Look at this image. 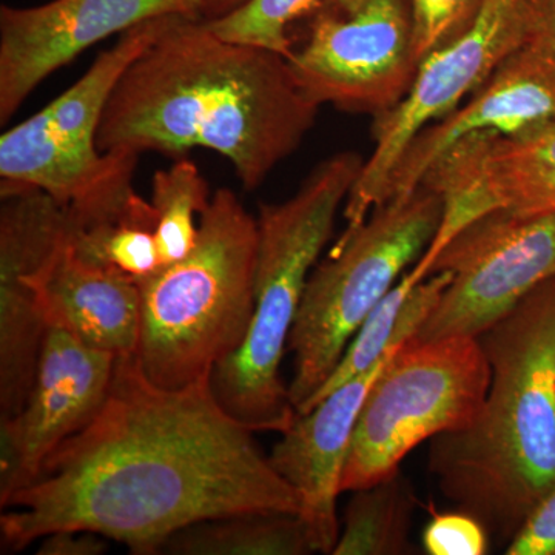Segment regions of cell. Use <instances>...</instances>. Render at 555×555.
<instances>
[{"mask_svg":"<svg viewBox=\"0 0 555 555\" xmlns=\"http://www.w3.org/2000/svg\"><path fill=\"white\" fill-rule=\"evenodd\" d=\"M2 509V553L61 529H86L131 554L155 555L196 521L251 511L299 514L301 502L254 430L218 403L210 377L166 389L131 356L116 358L96 416Z\"/></svg>","mask_w":555,"mask_h":555,"instance_id":"cell-1","label":"cell"},{"mask_svg":"<svg viewBox=\"0 0 555 555\" xmlns=\"http://www.w3.org/2000/svg\"><path fill=\"white\" fill-rule=\"evenodd\" d=\"M318 113L286 57L219 38L206 21L173 16L120 76L98 149L175 158L208 149L229 159L244 190L254 192L297 152Z\"/></svg>","mask_w":555,"mask_h":555,"instance_id":"cell-2","label":"cell"},{"mask_svg":"<svg viewBox=\"0 0 555 555\" xmlns=\"http://www.w3.org/2000/svg\"><path fill=\"white\" fill-rule=\"evenodd\" d=\"M480 339L491 385L474 422L430 440L429 473L509 542L555 485V276Z\"/></svg>","mask_w":555,"mask_h":555,"instance_id":"cell-3","label":"cell"},{"mask_svg":"<svg viewBox=\"0 0 555 555\" xmlns=\"http://www.w3.org/2000/svg\"><path fill=\"white\" fill-rule=\"evenodd\" d=\"M363 166L358 153L339 152L292 198L259 206L254 317L238 349L210 375L218 403L254 433L281 434L297 418L281 364L310 273Z\"/></svg>","mask_w":555,"mask_h":555,"instance_id":"cell-4","label":"cell"},{"mask_svg":"<svg viewBox=\"0 0 555 555\" xmlns=\"http://www.w3.org/2000/svg\"><path fill=\"white\" fill-rule=\"evenodd\" d=\"M258 219L219 189L188 257L139 281L137 358L150 382L181 389L210 377L246 338L255 310Z\"/></svg>","mask_w":555,"mask_h":555,"instance_id":"cell-5","label":"cell"},{"mask_svg":"<svg viewBox=\"0 0 555 555\" xmlns=\"http://www.w3.org/2000/svg\"><path fill=\"white\" fill-rule=\"evenodd\" d=\"M171 17L122 33L78 82L7 130L0 138V188L42 190L67 210L76 229L115 222L155 229V208L133 188L139 156L102 153L98 131L120 76L159 38Z\"/></svg>","mask_w":555,"mask_h":555,"instance_id":"cell-6","label":"cell"},{"mask_svg":"<svg viewBox=\"0 0 555 555\" xmlns=\"http://www.w3.org/2000/svg\"><path fill=\"white\" fill-rule=\"evenodd\" d=\"M441 218L443 201L420 184L375 207L312 270L287 345L295 364L288 396L297 415L334 374L369 313L425 255Z\"/></svg>","mask_w":555,"mask_h":555,"instance_id":"cell-7","label":"cell"},{"mask_svg":"<svg viewBox=\"0 0 555 555\" xmlns=\"http://www.w3.org/2000/svg\"><path fill=\"white\" fill-rule=\"evenodd\" d=\"M491 385L478 338H409L379 372L361 409L341 491L386 480L423 441L474 422Z\"/></svg>","mask_w":555,"mask_h":555,"instance_id":"cell-8","label":"cell"},{"mask_svg":"<svg viewBox=\"0 0 555 555\" xmlns=\"http://www.w3.org/2000/svg\"><path fill=\"white\" fill-rule=\"evenodd\" d=\"M301 21L287 62L310 101L377 118L406 96L420 65L411 0H323Z\"/></svg>","mask_w":555,"mask_h":555,"instance_id":"cell-9","label":"cell"},{"mask_svg":"<svg viewBox=\"0 0 555 555\" xmlns=\"http://www.w3.org/2000/svg\"><path fill=\"white\" fill-rule=\"evenodd\" d=\"M532 33V0H485L470 30L420 62L406 96L372 122L374 150L343 207L346 229L339 238L386 203L390 177L412 141L469 100Z\"/></svg>","mask_w":555,"mask_h":555,"instance_id":"cell-10","label":"cell"},{"mask_svg":"<svg viewBox=\"0 0 555 555\" xmlns=\"http://www.w3.org/2000/svg\"><path fill=\"white\" fill-rule=\"evenodd\" d=\"M436 272L451 281L412 338L481 337L555 276V215L489 211L438 251L427 276Z\"/></svg>","mask_w":555,"mask_h":555,"instance_id":"cell-11","label":"cell"},{"mask_svg":"<svg viewBox=\"0 0 555 555\" xmlns=\"http://www.w3.org/2000/svg\"><path fill=\"white\" fill-rule=\"evenodd\" d=\"M422 184L443 201L436 238L412 268L423 281L438 251L489 211L506 210L520 217L555 215V124L511 134H469L430 167Z\"/></svg>","mask_w":555,"mask_h":555,"instance_id":"cell-12","label":"cell"},{"mask_svg":"<svg viewBox=\"0 0 555 555\" xmlns=\"http://www.w3.org/2000/svg\"><path fill=\"white\" fill-rule=\"evenodd\" d=\"M206 0H51L0 7V126L54 72L101 40L164 16L203 20Z\"/></svg>","mask_w":555,"mask_h":555,"instance_id":"cell-13","label":"cell"},{"mask_svg":"<svg viewBox=\"0 0 555 555\" xmlns=\"http://www.w3.org/2000/svg\"><path fill=\"white\" fill-rule=\"evenodd\" d=\"M0 422L24 406L49 323L36 276L65 233L67 210L42 190L0 188Z\"/></svg>","mask_w":555,"mask_h":555,"instance_id":"cell-14","label":"cell"},{"mask_svg":"<svg viewBox=\"0 0 555 555\" xmlns=\"http://www.w3.org/2000/svg\"><path fill=\"white\" fill-rule=\"evenodd\" d=\"M115 364L112 353L50 324L24 406L0 422V506L38 480L51 454L96 416Z\"/></svg>","mask_w":555,"mask_h":555,"instance_id":"cell-15","label":"cell"},{"mask_svg":"<svg viewBox=\"0 0 555 555\" xmlns=\"http://www.w3.org/2000/svg\"><path fill=\"white\" fill-rule=\"evenodd\" d=\"M540 124H555V42L534 31L469 100L412 141L390 177L386 201L418 188L463 138L480 131L517 133Z\"/></svg>","mask_w":555,"mask_h":555,"instance_id":"cell-16","label":"cell"},{"mask_svg":"<svg viewBox=\"0 0 555 555\" xmlns=\"http://www.w3.org/2000/svg\"><path fill=\"white\" fill-rule=\"evenodd\" d=\"M398 345L377 366L338 387L281 433L269 455L278 476L295 489L299 517L308 526L317 553L332 554L339 537L337 500L361 409L379 372Z\"/></svg>","mask_w":555,"mask_h":555,"instance_id":"cell-17","label":"cell"},{"mask_svg":"<svg viewBox=\"0 0 555 555\" xmlns=\"http://www.w3.org/2000/svg\"><path fill=\"white\" fill-rule=\"evenodd\" d=\"M47 323L113 357L137 356L141 331V288L118 270L80 255L72 235L36 276Z\"/></svg>","mask_w":555,"mask_h":555,"instance_id":"cell-18","label":"cell"},{"mask_svg":"<svg viewBox=\"0 0 555 555\" xmlns=\"http://www.w3.org/2000/svg\"><path fill=\"white\" fill-rule=\"evenodd\" d=\"M449 281L451 275L448 272H436L426 280L418 281L412 269L408 270L396 286L390 288L389 294L369 313L357 334L350 339L334 374L318 390L301 414H306L338 387L377 366L379 360L393 347L403 345L409 338L414 337L423 321L437 305Z\"/></svg>","mask_w":555,"mask_h":555,"instance_id":"cell-19","label":"cell"},{"mask_svg":"<svg viewBox=\"0 0 555 555\" xmlns=\"http://www.w3.org/2000/svg\"><path fill=\"white\" fill-rule=\"evenodd\" d=\"M317 553L299 514L251 513L207 518L164 543L169 555H308Z\"/></svg>","mask_w":555,"mask_h":555,"instance_id":"cell-20","label":"cell"},{"mask_svg":"<svg viewBox=\"0 0 555 555\" xmlns=\"http://www.w3.org/2000/svg\"><path fill=\"white\" fill-rule=\"evenodd\" d=\"M414 488L396 476L353 491L347 503L334 555H406L414 553L409 534L415 516Z\"/></svg>","mask_w":555,"mask_h":555,"instance_id":"cell-21","label":"cell"},{"mask_svg":"<svg viewBox=\"0 0 555 555\" xmlns=\"http://www.w3.org/2000/svg\"><path fill=\"white\" fill-rule=\"evenodd\" d=\"M206 178L195 163L177 158L169 169L152 179V203L156 214L155 236L160 269L188 257L199 233L201 215L210 204Z\"/></svg>","mask_w":555,"mask_h":555,"instance_id":"cell-22","label":"cell"},{"mask_svg":"<svg viewBox=\"0 0 555 555\" xmlns=\"http://www.w3.org/2000/svg\"><path fill=\"white\" fill-rule=\"evenodd\" d=\"M323 0H247L218 20L206 21L208 28L229 42L292 53L291 28Z\"/></svg>","mask_w":555,"mask_h":555,"instance_id":"cell-23","label":"cell"},{"mask_svg":"<svg viewBox=\"0 0 555 555\" xmlns=\"http://www.w3.org/2000/svg\"><path fill=\"white\" fill-rule=\"evenodd\" d=\"M69 235L80 255L118 270L137 283L160 270L155 229L149 225L115 222L76 229L69 222Z\"/></svg>","mask_w":555,"mask_h":555,"instance_id":"cell-24","label":"cell"},{"mask_svg":"<svg viewBox=\"0 0 555 555\" xmlns=\"http://www.w3.org/2000/svg\"><path fill=\"white\" fill-rule=\"evenodd\" d=\"M485 0H411L412 31L416 60L462 38L470 30Z\"/></svg>","mask_w":555,"mask_h":555,"instance_id":"cell-25","label":"cell"},{"mask_svg":"<svg viewBox=\"0 0 555 555\" xmlns=\"http://www.w3.org/2000/svg\"><path fill=\"white\" fill-rule=\"evenodd\" d=\"M489 535L473 514L436 513L427 521L422 542L429 555H485L489 553Z\"/></svg>","mask_w":555,"mask_h":555,"instance_id":"cell-26","label":"cell"},{"mask_svg":"<svg viewBox=\"0 0 555 555\" xmlns=\"http://www.w3.org/2000/svg\"><path fill=\"white\" fill-rule=\"evenodd\" d=\"M506 555H555V485L525 518Z\"/></svg>","mask_w":555,"mask_h":555,"instance_id":"cell-27","label":"cell"},{"mask_svg":"<svg viewBox=\"0 0 555 555\" xmlns=\"http://www.w3.org/2000/svg\"><path fill=\"white\" fill-rule=\"evenodd\" d=\"M39 542V555H101L108 550V539L86 529H61Z\"/></svg>","mask_w":555,"mask_h":555,"instance_id":"cell-28","label":"cell"},{"mask_svg":"<svg viewBox=\"0 0 555 555\" xmlns=\"http://www.w3.org/2000/svg\"><path fill=\"white\" fill-rule=\"evenodd\" d=\"M534 31L555 42V0H532Z\"/></svg>","mask_w":555,"mask_h":555,"instance_id":"cell-29","label":"cell"},{"mask_svg":"<svg viewBox=\"0 0 555 555\" xmlns=\"http://www.w3.org/2000/svg\"><path fill=\"white\" fill-rule=\"evenodd\" d=\"M247 0H206V14L204 21L218 20L230 11L238 9Z\"/></svg>","mask_w":555,"mask_h":555,"instance_id":"cell-30","label":"cell"}]
</instances>
